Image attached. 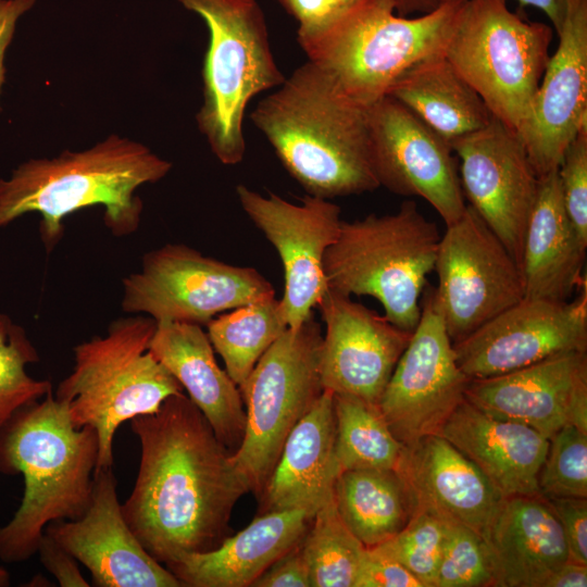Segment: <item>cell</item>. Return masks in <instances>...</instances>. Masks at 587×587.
I'll return each mask as SVG.
<instances>
[{
    "label": "cell",
    "instance_id": "60d3db41",
    "mask_svg": "<svg viewBox=\"0 0 587 587\" xmlns=\"http://www.w3.org/2000/svg\"><path fill=\"white\" fill-rule=\"evenodd\" d=\"M300 542L266 569L251 587H312Z\"/></svg>",
    "mask_w": 587,
    "mask_h": 587
},
{
    "label": "cell",
    "instance_id": "d6986e66",
    "mask_svg": "<svg viewBox=\"0 0 587 587\" xmlns=\"http://www.w3.org/2000/svg\"><path fill=\"white\" fill-rule=\"evenodd\" d=\"M45 533L89 571L92 586L183 587L127 525L112 466L95 471L91 500L82 517L53 521Z\"/></svg>",
    "mask_w": 587,
    "mask_h": 587
},
{
    "label": "cell",
    "instance_id": "ac0fdd59",
    "mask_svg": "<svg viewBox=\"0 0 587 587\" xmlns=\"http://www.w3.org/2000/svg\"><path fill=\"white\" fill-rule=\"evenodd\" d=\"M316 307L325 323L320 353L324 390L378 404L413 332L329 288Z\"/></svg>",
    "mask_w": 587,
    "mask_h": 587
},
{
    "label": "cell",
    "instance_id": "c3c4849f",
    "mask_svg": "<svg viewBox=\"0 0 587 587\" xmlns=\"http://www.w3.org/2000/svg\"><path fill=\"white\" fill-rule=\"evenodd\" d=\"M10 573L4 567L0 566V587H7L10 585Z\"/></svg>",
    "mask_w": 587,
    "mask_h": 587
},
{
    "label": "cell",
    "instance_id": "44dd1931",
    "mask_svg": "<svg viewBox=\"0 0 587 587\" xmlns=\"http://www.w3.org/2000/svg\"><path fill=\"white\" fill-rule=\"evenodd\" d=\"M465 400L548 439L566 425L587 433V355H553L501 375L470 379Z\"/></svg>",
    "mask_w": 587,
    "mask_h": 587
},
{
    "label": "cell",
    "instance_id": "d590c367",
    "mask_svg": "<svg viewBox=\"0 0 587 587\" xmlns=\"http://www.w3.org/2000/svg\"><path fill=\"white\" fill-rule=\"evenodd\" d=\"M445 538L442 521L416 511L397 535L375 548L403 565L423 587H434Z\"/></svg>",
    "mask_w": 587,
    "mask_h": 587
},
{
    "label": "cell",
    "instance_id": "7dc6e473",
    "mask_svg": "<svg viewBox=\"0 0 587 587\" xmlns=\"http://www.w3.org/2000/svg\"><path fill=\"white\" fill-rule=\"evenodd\" d=\"M395 12L400 16L419 15L434 11L442 0H390Z\"/></svg>",
    "mask_w": 587,
    "mask_h": 587
},
{
    "label": "cell",
    "instance_id": "681fc988",
    "mask_svg": "<svg viewBox=\"0 0 587 587\" xmlns=\"http://www.w3.org/2000/svg\"><path fill=\"white\" fill-rule=\"evenodd\" d=\"M340 1H341L344 4H348V3H350V2L353 1V0H340Z\"/></svg>",
    "mask_w": 587,
    "mask_h": 587
},
{
    "label": "cell",
    "instance_id": "f6af8a7d",
    "mask_svg": "<svg viewBox=\"0 0 587 587\" xmlns=\"http://www.w3.org/2000/svg\"><path fill=\"white\" fill-rule=\"evenodd\" d=\"M587 564L573 561L565 562L553 572L544 583L542 587H586Z\"/></svg>",
    "mask_w": 587,
    "mask_h": 587
},
{
    "label": "cell",
    "instance_id": "484cf974",
    "mask_svg": "<svg viewBox=\"0 0 587 587\" xmlns=\"http://www.w3.org/2000/svg\"><path fill=\"white\" fill-rule=\"evenodd\" d=\"M483 539L495 587H542L569 561L561 525L540 495L503 498Z\"/></svg>",
    "mask_w": 587,
    "mask_h": 587
},
{
    "label": "cell",
    "instance_id": "8d00e7d4",
    "mask_svg": "<svg viewBox=\"0 0 587 587\" xmlns=\"http://www.w3.org/2000/svg\"><path fill=\"white\" fill-rule=\"evenodd\" d=\"M445 525L446 538L434 587H495L483 537L462 525Z\"/></svg>",
    "mask_w": 587,
    "mask_h": 587
},
{
    "label": "cell",
    "instance_id": "cb8c5ba5",
    "mask_svg": "<svg viewBox=\"0 0 587 587\" xmlns=\"http://www.w3.org/2000/svg\"><path fill=\"white\" fill-rule=\"evenodd\" d=\"M335 435L334 394L324 390L286 438L258 498L260 514L297 509L313 516L334 500L340 474Z\"/></svg>",
    "mask_w": 587,
    "mask_h": 587
},
{
    "label": "cell",
    "instance_id": "5bb4252c",
    "mask_svg": "<svg viewBox=\"0 0 587 587\" xmlns=\"http://www.w3.org/2000/svg\"><path fill=\"white\" fill-rule=\"evenodd\" d=\"M370 160L379 186L426 200L446 226L466 204L448 140L401 102L384 96L367 108Z\"/></svg>",
    "mask_w": 587,
    "mask_h": 587
},
{
    "label": "cell",
    "instance_id": "6da1fadb",
    "mask_svg": "<svg viewBox=\"0 0 587 587\" xmlns=\"http://www.w3.org/2000/svg\"><path fill=\"white\" fill-rule=\"evenodd\" d=\"M140 444L123 516L145 550L163 565L218 547L236 502L249 486L233 452L184 392L130 420Z\"/></svg>",
    "mask_w": 587,
    "mask_h": 587
},
{
    "label": "cell",
    "instance_id": "8992f818",
    "mask_svg": "<svg viewBox=\"0 0 587 587\" xmlns=\"http://www.w3.org/2000/svg\"><path fill=\"white\" fill-rule=\"evenodd\" d=\"M155 329L157 321L143 314L112 321L103 336L73 348V369L53 394L74 427L96 429V470L113 465V438L121 424L154 413L168 397L184 392L149 351Z\"/></svg>",
    "mask_w": 587,
    "mask_h": 587
},
{
    "label": "cell",
    "instance_id": "4fadbf2b",
    "mask_svg": "<svg viewBox=\"0 0 587 587\" xmlns=\"http://www.w3.org/2000/svg\"><path fill=\"white\" fill-rule=\"evenodd\" d=\"M434 289L427 286L423 294L420 321L378 402L391 433L404 447L436 435L465 400L470 383L457 363Z\"/></svg>",
    "mask_w": 587,
    "mask_h": 587
},
{
    "label": "cell",
    "instance_id": "5b68a950",
    "mask_svg": "<svg viewBox=\"0 0 587 587\" xmlns=\"http://www.w3.org/2000/svg\"><path fill=\"white\" fill-rule=\"evenodd\" d=\"M466 0H442L416 17L390 0H353L321 29L298 36L309 57L354 104L367 109L410 67L445 54Z\"/></svg>",
    "mask_w": 587,
    "mask_h": 587
},
{
    "label": "cell",
    "instance_id": "ab89813d",
    "mask_svg": "<svg viewBox=\"0 0 587 587\" xmlns=\"http://www.w3.org/2000/svg\"><path fill=\"white\" fill-rule=\"evenodd\" d=\"M354 587H423L403 565L379 551L366 548Z\"/></svg>",
    "mask_w": 587,
    "mask_h": 587
},
{
    "label": "cell",
    "instance_id": "52a82bcc",
    "mask_svg": "<svg viewBox=\"0 0 587 587\" xmlns=\"http://www.w3.org/2000/svg\"><path fill=\"white\" fill-rule=\"evenodd\" d=\"M440 237L437 225L413 200L403 201L391 214L342 221L323 258L327 288L375 298L390 323L413 332Z\"/></svg>",
    "mask_w": 587,
    "mask_h": 587
},
{
    "label": "cell",
    "instance_id": "b9f144b4",
    "mask_svg": "<svg viewBox=\"0 0 587 587\" xmlns=\"http://www.w3.org/2000/svg\"><path fill=\"white\" fill-rule=\"evenodd\" d=\"M37 553L45 569L52 574L61 587H89L82 575L78 561L52 537L43 533Z\"/></svg>",
    "mask_w": 587,
    "mask_h": 587
},
{
    "label": "cell",
    "instance_id": "7c38bea8",
    "mask_svg": "<svg viewBox=\"0 0 587 587\" xmlns=\"http://www.w3.org/2000/svg\"><path fill=\"white\" fill-rule=\"evenodd\" d=\"M434 270L435 302L452 342L524 298L520 265L471 205L446 226Z\"/></svg>",
    "mask_w": 587,
    "mask_h": 587
},
{
    "label": "cell",
    "instance_id": "7bdbcfd3",
    "mask_svg": "<svg viewBox=\"0 0 587 587\" xmlns=\"http://www.w3.org/2000/svg\"><path fill=\"white\" fill-rule=\"evenodd\" d=\"M299 23L298 36L328 24L347 4L340 0H277Z\"/></svg>",
    "mask_w": 587,
    "mask_h": 587
},
{
    "label": "cell",
    "instance_id": "ee69618b",
    "mask_svg": "<svg viewBox=\"0 0 587 587\" xmlns=\"http://www.w3.org/2000/svg\"><path fill=\"white\" fill-rule=\"evenodd\" d=\"M35 4L36 0H0V95L5 83V52L13 40L18 21Z\"/></svg>",
    "mask_w": 587,
    "mask_h": 587
},
{
    "label": "cell",
    "instance_id": "1f68e13d",
    "mask_svg": "<svg viewBox=\"0 0 587 587\" xmlns=\"http://www.w3.org/2000/svg\"><path fill=\"white\" fill-rule=\"evenodd\" d=\"M334 414L340 472L397 469L405 447L391 433L378 404L334 394Z\"/></svg>",
    "mask_w": 587,
    "mask_h": 587
},
{
    "label": "cell",
    "instance_id": "83f0119b",
    "mask_svg": "<svg viewBox=\"0 0 587 587\" xmlns=\"http://www.w3.org/2000/svg\"><path fill=\"white\" fill-rule=\"evenodd\" d=\"M586 249L567 216L558 170L539 177L523 246L524 298L569 301L587 284Z\"/></svg>",
    "mask_w": 587,
    "mask_h": 587
},
{
    "label": "cell",
    "instance_id": "e0dca14e",
    "mask_svg": "<svg viewBox=\"0 0 587 587\" xmlns=\"http://www.w3.org/2000/svg\"><path fill=\"white\" fill-rule=\"evenodd\" d=\"M460 159L464 198L521 267L539 177L517 134L495 116L482 129L450 142Z\"/></svg>",
    "mask_w": 587,
    "mask_h": 587
},
{
    "label": "cell",
    "instance_id": "ffe728a7",
    "mask_svg": "<svg viewBox=\"0 0 587 587\" xmlns=\"http://www.w3.org/2000/svg\"><path fill=\"white\" fill-rule=\"evenodd\" d=\"M558 36L516 133L538 177L558 170L569 145L587 128V0H569Z\"/></svg>",
    "mask_w": 587,
    "mask_h": 587
},
{
    "label": "cell",
    "instance_id": "30bf717a",
    "mask_svg": "<svg viewBox=\"0 0 587 587\" xmlns=\"http://www.w3.org/2000/svg\"><path fill=\"white\" fill-rule=\"evenodd\" d=\"M322 338L313 314L298 329L287 328L239 389L246 427L233 458L249 491L258 498L289 433L324 391L320 373Z\"/></svg>",
    "mask_w": 587,
    "mask_h": 587
},
{
    "label": "cell",
    "instance_id": "603a6c76",
    "mask_svg": "<svg viewBox=\"0 0 587 587\" xmlns=\"http://www.w3.org/2000/svg\"><path fill=\"white\" fill-rule=\"evenodd\" d=\"M436 435L473 462L503 498L539 495L549 439L534 428L491 416L464 400Z\"/></svg>",
    "mask_w": 587,
    "mask_h": 587
},
{
    "label": "cell",
    "instance_id": "e575fe53",
    "mask_svg": "<svg viewBox=\"0 0 587 587\" xmlns=\"http://www.w3.org/2000/svg\"><path fill=\"white\" fill-rule=\"evenodd\" d=\"M538 491L546 499L587 498V433L566 425L549 438L538 475Z\"/></svg>",
    "mask_w": 587,
    "mask_h": 587
},
{
    "label": "cell",
    "instance_id": "3957f363",
    "mask_svg": "<svg viewBox=\"0 0 587 587\" xmlns=\"http://www.w3.org/2000/svg\"><path fill=\"white\" fill-rule=\"evenodd\" d=\"M98 453L96 429L74 427L65 404L52 390L17 410L0 427V473L24 478L21 504L0 527L1 561L30 559L49 523L85 514Z\"/></svg>",
    "mask_w": 587,
    "mask_h": 587
},
{
    "label": "cell",
    "instance_id": "8fae6325",
    "mask_svg": "<svg viewBox=\"0 0 587 587\" xmlns=\"http://www.w3.org/2000/svg\"><path fill=\"white\" fill-rule=\"evenodd\" d=\"M121 307L157 322L207 325L217 313L275 297L255 268L232 265L184 243L148 251L139 271L122 280Z\"/></svg>",
    "mask_w": 587,
    "mask_h": 587
},
{
    "label": "cell",
    "instance_id": "7a4b0ae2",
    "mask_svg": "<svg viewBox=\"0 0 587 587\" xmlns=\"http://www.w3.org/2000/svg\"><path fill=\"white\" fill-rule=\"evenodd\" d=\"M171 168L170 161L146 145L116 134L85 150L29 159L0 179V228L37 212L40 238L50 253L63 236L65 217L102 205L110 233L132 235L143 210L137 189L161 180Z\"/></svg>",
    "mask_w": 587,
    "mask_h": 587
},
{
    "label": "cell",
    "instance_id": "f546056e",
    "mask_svg": "<svg viewBox=\"0 0 587 587\" xmlns=\"http://www.w3.org/2000/svg\"><path fill=\"white\" fill-rule=\"evenodd\" d=\"M334 502L345 525L366 548L392 538L414 512L408 488L397 470L340 472Z\"/></svg>",
    "mask_w": 587,
    "mask_h": 587
},
{
    "label": "cell",
    "instance_id": "ba28073f",
    "mask_svg": "<svg viewBox=\"0 0 587 587\" xmlns=\"http://www.w3.org/2000/svg\"><path fill=\"white\" fill-rule=\"evenodd\" d=\"M209 29L203 102L196 115L211 151L225 165L242 161L248 102L285 78L271 51L263 11L255 0H176Z\"/></svg>",
    "mask_w": 587,
    "mask_h": 587
},
{
    "label": "cell",
    "instance_id": "f35d334b",
    "mask_svg": "<svg viewBox=\"0 0 587 587\" xmlns=\"http://www.w3.org/2000/svg\"><path fill=\"white\" fill-rule=\"evenodd\" d=\"M546 500L561 525L569 560L587 564V498Z\"/></svg>",
    "mask_w": 587,
    "mask_h": 587
},
{
    "label": "cell",
    "instance_id": "9a60e30c",
    "mask_svg": "<svg viewBox=\"0 0 587 587\" xmlns=\"http://www.w3.org/2000/svg\"><path fill=\"white\" fill-rule=\"evenodd\" d=\"M572 301L523 298L453 342L470 379L512 372L547 358L587 351V284Z\"/></svg>",
    "mask_w": 587,
    "mask_h": 587
},
{
    "label": "cell",
    "instance_id": "4dcf8cb0",
    "mask_svg": "<svg viewBox=\"0 0 587 587\" xmlns=\"http://www.w3.org/2000/svg\"><path fill=\"white\" fill-rule=\"evenodd\" d=\"M207 327L213 349L239 389L260 358L288 328L280 299L275 297L232 309L210 320Z\"/></svg>",
    "mask_w": 587,
    "mask_h": 587
},
{
    "label": "cell",
    "instance_id": "9c48e42d",
    "mask_svg": "<svg viewBox=\"0 0 587 587\" xmlns=\"http://www.w3.org/2000/svg\"><path fill=\"white\" fill-rule=\"evenodd\" d=\"M552 28L508 8L466 0L445 57L492 115L517 133L547 67Z\"/></svg>",
    "mask_w": 587,
    "mask_h": 587
},
{
    "label": "cell",
    "instance_id": "7402d4cb",
    "mask_svg": "<svg viewBox=\"0 0 587 587\" xmlns=\"http://www.w3.org/2000/svg\"><path fill=\"white\" fill-rule=\"evenodd\" d=\"M396 470L414 512L424 511L444 523L465 526L484 538L503 497L449 441L429 435L405 447Z\"/></svg>",
    "mask_w": 587,
    "mask_h": 587
},
{
    "label": "cell",
    "instance_id": "bcb514c9",
    "mask_svg": "<svg viewBox=\"0 0 587 587\" xmlns=\"http://www.w3.org/2000/svg\"><path fill=\"white\" fill-rule=\"evenodd\" d=\"M517 2L523 7L540 9L549 17L557 34H560L566 16L569 0H517Z\"/></svg>",
    "mask_w": 587,
    "mask_h": 587
},
{
    "label": "cell",
    "instance_id": "4316f807",
    "mask_svg": "<svg viewBox=\"0 0 587 587\" xmlns=\"http://www.w3.org/2000/svg\"><path fill=\"white\" fill-rule=\"evenodd\" d=\"M312 515L303 510L258 514L215 549L192 553L164 566L187 587H247L298 545Z\"/></svg>",
    "mask_w": 587,
    "mask_h": 587
},
{
    "label": "cell",
    "instance_id": "74e56055",
    "mask_svg": "<svg viewBox=\"0 0 587 587\" xmlns=\"http://www.w3.org/2000/svg\"><path fill=\"white\" fill-rule=\"evenodd\" d=\"M558 176L567 216L587 243V128L580 130L564 151Z\"/></svg>",
    "mask_w": 587,
    "mask_h": 587
},
{
    "label": "cell",
    "instance_id": "277c9868",
    "mask_svg": "<svg viewBox=\"0 0 587 587\" xmlns=\"http://www.w3.org/2000/svg\"><path fill=\"white\" fill-rule=\"evenodd\" d=\"M251 117L308 195L330 199L379 187L370 160L367 109L342 96L314 63L285 78Z\"/></svg>",
    "mask_w": 587,
    "mask_h": 587
},
{
    "label": "cell",
    "instance_id": "f1b7e54d",
    "mask_svg": "<svg viewBox=\"0 0 587 587\" xmlns=\"http://www.w3.org/2000/svg\"><path fill=\"white\" fill-rule=\"evenodd\" d=\"M427 126L451 142L487 126L494 115L445 54L407 70L388 89Z\"/></svg>",
    "mask_w": 587,
    "mask_h": 587
},
{
    "label": "cell",
    "instance_id": "d4e9b609",
    "mask_svg": "<svg viewBox=\"0 0 587 587\" xmlns=\"http://www.w3.org/2000/svg\"><path fill=\"white\" fill-rule=\"evenodd\" d=\"M149 351L187 391L218 440L235 452L246 427L242 397L238 386L217 364L201 325L157 322Z\"/></svg>",
    "mask_w": 587,
    "mask_h": 587
},
{
    "label": "cell",
    "instance_id": "d6a6232c",
    "mask_svg": "<svg viewBox=\"0 0 587 587\" xmlns=\"http://www.w3.org/2000/svg\"><path fill=\"white\" fill-rule=\"evenodd\" d=\"M300 549L312 587H354L366 547L345 525L334 500L313 515Z\"/></svg>",
    "mask_w": 587,
    "mask_h": 587
},
{
    "label": "cell",
    "instance_id": "836d02e7",
    "mask_svg": "<svg viewBox=\"0 0 587 587\" xmlns=\"http://www.w3.org/2000/svg\"><path fill=\"white\" fill-rule=\"evenodd\" d=\"M39 360L25 329L0 313V427L17 410L52 390L49 379H35L26 371Z\"/></svg>",
    "mask_w": 587,
    "mask_h": 587
},
{
    "label": "cell",
    "instance_id": "2e32d148",
    "mask_svg": "<svg viewBox=\"0 0 587 587\" xmlns=\"http://www.w3.org/2000/svg\"><path fill=\"white\" fill-rule=\"evenodd\" d=\"M236 193L242 210L279 254L285 280L282 311L288 328L298 329L327 289L323 258L338 237L340 208L310 195L294 204L245 185H238Z\"/></svg>",
    "mask_w": 587,
    "mask_h": 587
}]
</instances>
